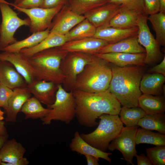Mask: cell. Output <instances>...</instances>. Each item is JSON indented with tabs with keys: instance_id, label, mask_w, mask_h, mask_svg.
Instances as JSON below:
<instances>
[{
	"instance_id": "1",
	"label": "cell",
	"mask_w": 165,
	"mask_h": 165,
	"mask_svg": "<svg viewBox=\"0 0 165 165\" xmlns=\"http://www.w3.org/2000/svg\"><path fill=\"white\" fill-rule=\"evenodd\" d=\"M72 91L76 104L75 116L82 126L93 127L98 125L96 120L101 115L119 114L121 105L108 89L94 93Z\"/></svg>"
},
{
	"instance_id": "2",
	"label": "cell",
	"mask_w": 165,
	"mask_h": 165,
	"mask_svg": "<svg viewBox=\"0 0 165 165\" xmlns=\"http://www.w3.org/2000/svg\"><path fill=\"white\" fill-rule=\"evenodd\" d=\"M112 77L108 90L123 107H138L142 94L140 88L144 66L119 67L110 64Z\"/></svg>"
},
{
	"instance_id": "3",
	"label": "cell",
	"mask_w": 165,
	"mask_h": 165,
	"mask_svg": "<svg viewBox=\"0 0 165 165\" xmlns=\"http://www.w3.org/2000/svg\"><path fill=\"white\" fill-rule=\"evenodd\" d=\"M112 77L110 64L93 55L90 62L78 75L73 90L91 93L104 91L108 89Z\"/></svg>"
},
{
	"instance_id": "4",
	"label": "cell",
	"mask_w": 165,
	"mask_h": 165,
	"mask_svg": "<svg viewBox=\"0 0 165 165\" xmlns=\"http://www.w3.org/2000/svg\"><path fill=\"white\" fill-rule=\"evenodd\" d=\"M68 53L58 47L42 51L28 58L38 80L62 84L64 77L61 65Z\"/></svg>"
},
{
	"instance_id": "5",
	"label": "cell",
	"mask_w": 165,
	"mask_h": 165,
	"mask_svg": "<svg viewBox=\"0 0 165 165\" xmlns=\"http://www.w3.org/2000/svg\"><path fill=\"white\" fill-rule=\"evenodd\" d=\"M98 118L100 120L95 130L80 135L93 147L106 152L110 143L120 133L123 127V123L118 115L103 114Z\"/></svg>"
},
{
	"instance_id": "6",
	"label": "cell",
	"mask_w": 165,
	"mask_h": 165,
	"mask_svg": "<svg viewBox=\"0 0 165 165\" xmlns=\"http://www.w3.org/2000/svg\"><path fill=\"white\" fill-rule=\"evenodd\" d=\"M47 108L49 109V112L41 119L43 125H49L52 120L69 123L76 115V104L72 91H67L62 84H58L55 101Z\"/></svg>"
},
{
	"instance_id": "7",
	"label": "cell",
	"mask_w": 165,
	"mask_h": 165,
	"mask_svg": "<svg viewBox=\"0 0 165 165\" xmlns=\"http://www.w3.org/2000/svg\"><path fill=\"white\" fill-rule=\"evenodd\" d=\"M8 2L0 0V10L2 21L0 24V51L8 46L17 41L14 34L20 27H29L30 21L29 18H20L11 8Z\"/></svg>"
},
{
	"instance_id": "8",
	"label": "cell",
	"mask_w": 165,
	"mask_h": 165,
	"mask_svg": "<svg viewBox=\"0 0 165 165\" xmlns=\"http://www.w3.org/2000/svg\"><path fill=\"white\" fill-rule=\"evenodd\" d=\"M148 16L143 13L139 15L137 22L138 28L137 36L139 43L145 50L144 64L151 65L160 61L164 56L160 50V46L148 27Z\"/></svg>"
},
{
	"instance_id": "9",
	"label": "cell",
	"mask_w": 165,
	"mask_h": 165,
	"mask_svg": "<svg viewBox=\"0 0 165 165\" xmlns=\"http://www.w3.org/2000/svg\"><path fill=\"white\" fill-rule=\"evenodd\" d=\"M62 61L61 68L64 79L62 85L67 91L73 90L78 75L91 61L93 55L80 52H70Z\"/></svg>"
},
{
	"instance_id": "10",
	"label": "cell",
	"mask_w": 165,
	"mask_h": 165,
	"mask_svg": "<svg viewBox=\"0 0 165 165\" xmlns=\"http://www.w3.org/2000/svg\"><path fill=\"white\" fill-rule=\"evenodd\" d=\"M8 3L13 6L14 9L28 16L30 21L29 31L32 33L49 28L53 19L63 8L64 5L61 4L51 8L36 7L27 9L17 7L12 3Z\"/></svg>"
},
{
	"instance_id": "11",
	"label": "cell",
	"mask_w": 165,
	"mask_h": 165,
	"mask_svg": "<svg viewBox=\"0 0 165 165\" xmlns=\"http://www.w3.org/2000/svg\"><path fill=\"white\" fill-rule=\"evenodd\" d=\"M138 126L124 127L119 134L110 143L107 150L120 152L127 163L134 165L133 158L137 154L135 137Z\"/></svg>"
},
{
	"instance_id": "12",
	"label": "cell",
	"mask_w": 165,
	"mask_h": 165,
	"mask_svg": "<svg viewBox=\"0 0 165 165\" xmlns=\"http://www.w3.org/2000/svg\"><path fill=\"white\" fill-rule=\"evenodd\" d=\"M0 61L11 63L23 77L27 85L38 80L29 62L28 58L20 52L2 51L0 53Z\"/></svg>"
},
{
	"instance_id": "13",
	"label": "cell",
	"mask_w": 165,
	"mask_h": 165,
	"mask_svg": "<svg viewBox=\"0 0 165 165\" xmlns=\"http://www.w3.org/2000/svg\"><path fill=\"white\" fill-rule=\"evenodd\" d=\"M109 43L94 37L84 38L68 42L60 47L68 53L80 52L93 54Z\"/></svg>"
},
{
	"instance_id": "14",
	"label": "cell",
	"mask_w": 165,
	"mask_h": 165,
	"mask_svg": "<svg viewBox=\"0 0 165 165\" xmlns=\"http://www.w3.org/2000/svg\"><path fill=\"white\" fill-rule=\"evenodd\" d=\"M58 85L50 81L36 80L27 85V87L34 97L48 106L55 101Z\"/></svg>"
},
{
	"instance_id": "15",
	"label": "cell",
	"mask_w": 165,
	"mask_h": 165,
	"mask_svg": "<svg viewBox=\"0 0 165 165\" xmlns=\"http://www.w3.org/2000/svg\"><path fill=\"white\" fill-rule=\"evenodd\" d=\"M109 63L119 67L135 65L144 66L145 53H95L92 54Z\"/></svg>"
},
{
	"instance_id": "16",
	"label": "cell",
	"mask_w": 165,
	"mask_h": 165,
	"mask_svg": "<svg viewBox=\"0 0 165 165\" xmlns=\"http://www.w3.org/2000/svg\"><path fill=\"white\" fill-rule=\"evenodd\" d=\"M121 6L118 4L108 2L90 10L85 17L97 28L107 24Z\"/></svg>"
},
{
	"instance_id": "17",
	"label": "cell",
	"mask_w": 165,
	"mask_h": 165,
	"mask_svg": "<svg viewBox=\"0 0 165 165\" xmlns=\"http://www.w3.org/2000/svg\"><path fill=\"white\" fill-rule=\"evenodd\" d=\"M13 94L8 103V108L5 111L6 120L7 122H16L18 113L20 112L24 104L29 98L31 94L27 87L17 88L13 90Z\"/></svg>"
},
{
	"instance_id": "18",
	"label": "cell",
	"mask_w": 165,
	"mask_h": 165,
	"mask_svg": "<svg viewBox=\"0 0 165 165\" xmlns=\"http://www.w3.org/2000/svg\"><path fill=\"white\" fill-rule=\"evenodd\" d=\"M62 13L58 15L53 23H51L50 32L65 35L86 18L72 10Z\"/></svg>"
},
{
	"instance_id": "19",
	"label": "cell",
	"mask_w": 165,
	"mask_h": 165,
	"mask_svg": "<svg viewBox=\"0 0 165 165\" xmlns=\"http://www.w3.org/2000/svg\"><path fill=\"white\" fill-rule=\"evenodd\" d=\"M0 83L13 90L27 85L24 78L11 63L2 61H0Z\"/></svg>"
},
{
	"instance_id": "20",
	"label": "cell",
	"mask_w": 165,
	"mask_h": 165,
	"mask_svg": "<svg viewBox=\"0 0 165 165\" xmlns=\"http://www.w3.org/2000/svg\"><path fill=\"white\" fill-rule=\"evenodd\" d=\"M138 30V27L129 29H122L101 26L96 28L94 37L105 40L109 43H113L137 35Z\"/></svg>"
},
{
	"instance_id": "21",
	"label": "cell",
	"mask_w": 165,
	"mask_h": 165,
	"mask_svg": "<svg viewBox=\"0 0 165 165\" xmlns=\"http://www.w3.org/2000/svg\"><path fill=\"white\" fill-rule=\"evenodd\" d=\"M145 53V50L139 43L136 35L116 43H108L102 48L97 53Z\"/></svg>"
},
{
	"instance_id": "22",
	"label": "cell",
	"mask_w": 165,
	"mask_h": 165,
	"mask_svg": "<svg viewBox=\"0 0 165 165\" xmlns=\"http://www.w3.org/2000/svg\"><path fill=\"white\" fill-rule=\"evenodd\" d=\"M141 13L136 11L121 6L108 23L102 26L122 29H129L137 27L138 17Z\"/></svg>"
},
{
	"instance_id": "23",
	"label": "cell",
	"mask_w": 165,
	"mask_h": 165,
	"mask_svg": "<svg viewBox=\"0 0 165 165\" xmlns=\"http://www.w3.org/2000/svg\"><path fill=\"white\" fill-rule=\"evenodd\" d=\"M69 147L72 151L78 154L91 155L98 159L102 158L111 162V159L109 156L112 155V153L103 152L93 147L82 138L78 131L75 133L74 137L69 144Z\"/></svg>"
},
{
	"instance_id": "24",
	"label": "cell",
	"mask_w": 165,
	"mask_h": 165,
	"mask_svg": "<svg viewBox=\"0 0 165 165\" xmlns=\"http://www.w3.org/2000/svg\"><path fill=\"white\" fill-rule=\"evenodd\" d=\"M68 42L65 35L50 32L48 36L38 44L30 48L21 50L20 52L29 57L42 51L56 47H60Z\"/></svg>"
},
{
	"instance_id": "25",
	"label": "cell",
	"mask_w": 165,
	"mask_h": 165,
	"mask_svg": "<svg viewBox=\"0 0 165 165\" xmlns=\"http://www.w3.org/2000/svg\"><path fill=\"white\" fill-rule=\"evenodd\" d=\"M26 150L14 139L7 140L0 149L1 165H13L24 157Z\"/></svg>"
},
{
	"instance_id": "26",
	"label": "cell",
	"mask_w": 165,
	"mask_h": 165,
	"mask_svg": "<svg viewBox=\"0 0 165 165\" xmlns=\"http://www.w3.org/2000/svg\"><path fill=\"white\" fill-rule=\"evenodd\" d=\"M165 76L155 73L143 75L140 83V88L141 93L155 96L164 94Z\"/></svg>"
},
{
	"instance_id": "27",
	"label": "cell",
	"mask_w": 165,
	"mask_h": 165,
	"mask_svg": "<svg viewBox=\"0 0 165 165\" xmlns=\"http://www.w3.org/2000/svg\"><path fill=\"white\" fill-rule=\"evenodd\" d=\"M138 106L147 114H164L165 100L163 96L148 94H141L138 99Z\"/></svg>"
},
{
	"instance_id": "28",
	"label": "cell",
	"mask_w": 165,
	"mask_h": 165,
	"mask_svg": "<svg viewBox=\"0 0 165 165\" xmlns=\"http://www.w3.org/2000/svg\"><path fill=\"white\" fill-rule=\"evenodd\" d=\"M50 28L38 32L33 33L26 38L11 44L3 49L1 51L18 52L24 49L33 47L42 41L49 35Z\"/></svg>"
},
{
	"instance_id": "29",
	"label": "cell",
	"mask_w": 165,
	"mask_h": 165,
	"mask_svg": "<svg viewBox=\"0 0 165 165\" xmlns=\"http://www.w3.org/2000/svg\"><path fill=\"white\" fill-rule=\"evenodd\" d=\"M49 109L42 106L41 102L34 97L29 98L24 104L20 112L25 119H42L48 113Z\"/></svg>"
},
{
	"instance_id": "30",
	"label": "cell",
	"mask_w": 165,
	"mask_h": 165,
	"mask_svg": "<svg viewBox=\"0 0 165 165\" xmlns=\"http://www.w3.org/2000/svg\"><path fill=\"white\" fill-rule=\"evenodd\" d=\"M137 125L142 128L155 130L165 134V115L164 114H147L141 118Z\"/></svg>"
},
{
	"instance_id": "31",
	"label": "cell",
	"mask_w": 165,
	"mask_h": 165,
	"mask_svg": "<svg viewBox=\"0 0 165 165\" xmlns=\"http://www.w3.org/2000/svg\"><path fill=\"white\" fill-rule=\"evenodd\" d=\"M65 35L68 42L94 37L96 28L87 19L84 20Z\"/></svg>"
},
{
	"instance_id": "32",
	"label": "cell",
	"mask_w": 165,
	"mask_h": 165,
	"mask_svg": "<svg viewBox=\"0 0 165 165\" xmlns=\"http://www.w3.org/2000/svg\"><path fill=\"white\" fill-rule=\"evenodd\" d=\"M136 145L146 143L156 146H165V135L143 128L138 129L135 137Z\"/></svg>"
},
{
	"instance_id": "33",
	"label": "cell",
	"mask_w": 165,
	"mask_h": 165,
	"mask_svg": "<svg viewBox=\"0 0 165 165\" xmlns=\"http://www.w3.org/2000/svg\"><path fill=\"white\" fill-rule=\"evenodd\" d=\"M146 114L145 112L138 106L130 108L123 106L119 115L126 127H132L138 126V121Z\"/></svg>"
},
{
	"instance_id": "34",
	"label": "cell",
	"mask_w": 165,
	"mask_h": 165,
	"mask_svg": "<svg viewBox=\"0 0 165 165\" xmlns=\"http://www.w3.org/2000/svg\"><path fill=\"white\" fill-rule=\"evenodd\" d=\"M156 33V39L160 46H165V13L159 12L148 16Z\"/></svg>"
},
{
	"instance_id": "35",
	"label": "cell",
	"mask_w": 165,
	"mask_h": 165,
	"mask_svg": "<svg viewBox=\"0 0 165 165\" xmlns=\"http://www.w3.org/2000/svg\"><path fill=\"white\" fill-rule=\"evenodd\" d=\"M109 0H72V11L78 13L90 10L108 2Z\"/></svg>"
},
{
	"instance_id": "36",
	"label": "cell",
	"mask_w": 165,
	"mask_h": 165,
	"mask_svg": "<svg viewBox=\"0 0 165 165\" xmlns=\"http://www.w3.org/2000/svg\"><path fill=\"white\" fill-rule=\"evenodd\" d=\"M146 152L152 165H165V146L147 148Z\"/></svg>"
},
{
	"instance_id": "37",
	"label": "cell",
	"mask_w": 165,
	"mask_h": 165,
	"mask_svg": "<svg viewBox=\"0 0 165 165\" xmlns=\"http://www.w3.org/2000/svg\"><path fill=\"white\" fill-rule=\"evenodd\" d=\"M108 2L145 14L143 0H109Z\"/></svg>"
},
{
	"instance_id": "38",
	"label": "cell",
	"mask_w": 165,
	"mask_h": 165,
	"mask_svg": "<svg viewBox=\"0 0 165 165\" xmlns=\"http://www.w3.org/2000/svg\"><path fill=\"white\" fill-rule=\"evenodd\" d=\"M13 90L0 83V107L5 112L8 109L9 101L12 96Z\"/></svg>"
},
{
	"instance_id": "39",
	"label": "cell",
	"mask_w": 165,
	"mask_h": 165,
	"mask_svg": "<svg viewBox=\"0 0 165 165\" xmlns=\"http://www.w3.org/2000/svg\"><path fill=\"white\" fill-rule=\"evenodd\" d=\"M145 13L147 15H150L160 12V5L159 0H143Z\"/></svg>"
},
{
	"instance_id": "40",
	"label": "cell",
	"mask_w": 165,
	"mask_h": 165,
	"mask_svg": "<svg viewBox=\"0 0 165 165\" xmlns=\"http://www.w3.org/2000/svg\"><path fill=\"white\" fill-rule=\"evenodd\" d=\"M43 1V0H21L18 4L14 5L20 8L27 9L41 7Z\"/></svg>"
},
{
	"instance_id": "41",
	"label": "cell",
	"mask_w": 165,
	"mask_h": 165,
	"mask_svg": "<svg viewBox=\"0 0 165 165\" xmlns=\"http://www.w3.org/2000/svg\"><path fill=\"white\" fill-rule=\"evenodd\" d=\"M149 73L161 74L165 76V56L161 62L151 68L148 71Z\"/></svg>"
},
{
	"instance_id": "42",
	"label": "cell",
	"mask_w": 165,
	"mask_h": 165,
	"mask_svg": "<svg viewBox=\"0 0 165 165\" xmlns=\"http://www.w3.org/2000/svg\"><path fill=\"white\" fill-rule=\"evenodd\" d=\"M64 0H43L41 7L46 8H51L61 4H64Z\"/></svg>"
},
{
	"instance_id": "43",
	"label": "cell",
	"mask_w": 165,
	"mask_h": 165,
	"mask_svg": "<svg viewBox=\"0 0 165 165\" xmlns=\"http://www.w3.org/2000/svg\"><path fill=\"white\" fill-rule=\"evenodd\" d=\"M136 157L138 165H152V164L148 157L144 153L140 155L136 154Z\"/></svg>"
},
{
	"instance_id": "44",
	"label": "cell",
	"mask_w": 165,
	"mask_h": 165,
	"mask_svg": "<svg viewBox=\"0 0 165 165\" xmlns=\"http://www.w3.org/2000/svg\"><path fill=\"white\" fill-rule=\"evenodd\" d=\"M86 158L87 164L88 165H98L99 159L94 156L90 155H85Z\"/></svg>"
},
{
	"instance_id": "45",
	"label": "cell",
	"mask_w": 165,
	"mask_h": 165,
	"mask_svg": "<svg viewBox=\"0 0 165 165\" xmlns=\"http://www.w3.org/2000/svg\"><path fill=\"white\" fill-rule=\"evenodd\" d=\"M7 134L6 128L5 126V122L0 120V135H3Z\"/></svg>"
},
{
	"instance_id": "46",
	"label": "cell",
	"mask_w": 165,
	"mask_h": 165,
	"mask_svg": "<svg viewBox=\"0 0 165 165\" xmlns=\"http://www.w3.org/2000/svg\"><path fill=\"white\" fill-rule=\"evenodd\" d=\"M8 134L3 135H0V149L8 140Z\"/></svg>"
},
{
	"instance_id": "47",
	"label": "cell",
	"mask_w": 165,
	"mask_h": 165,
	"mask_svg": "<svg viewBox=\"0 0 165 165\" xmlns=\"http://www.w3.org/2000/svg\"><path fill=\"white\" fill-rule=\"evenodd\" d=\"M160 5V12L165 13V0H159Z\"/></svg>"
},
{
	"instance_id": "48",
	"label": "cell",
	"mask_w": 165,
	"mask_h": 165,
	"mask_svg": "<svg viewBox=\"0 0 165 165\" xmlns=\"http://www.w3.org/2000/svg\"><path fill=\"white\" fill-rule=\"evenodd\" d=\"M4 112L0 109V120H2L4 119Z\"/></svg>"
},
{
	"instance_id": "49",
	"label": "cell",
	"mask_w": 165,
	"mask_h": 165,
	"mask_svg": "<svg viewBox=\"0 0 165 165\" xmlns=\"http://www.w3.org/2000/svg\"><path fill=\"white\" fill-rule=\"evenodd\" d=\"M21 0H14V2L12 3L14 5H16L18 4Z\"/></svg>"
},
{
	"instance_id": "50",
	"label": "cell",
	"mask_w": 165,
	"mask_h": 165,
	"mask_svg": "<svg viewBox=\"0 0 165 165\" xmlns=\"http://www.w3.org/2000/svg\"><path fill=\"white\" fill-rule=\"evenodd\" d=\"M2 162V160H1V158L0 157V165H1V163Z\"/></svg>"
}]
</instances>
